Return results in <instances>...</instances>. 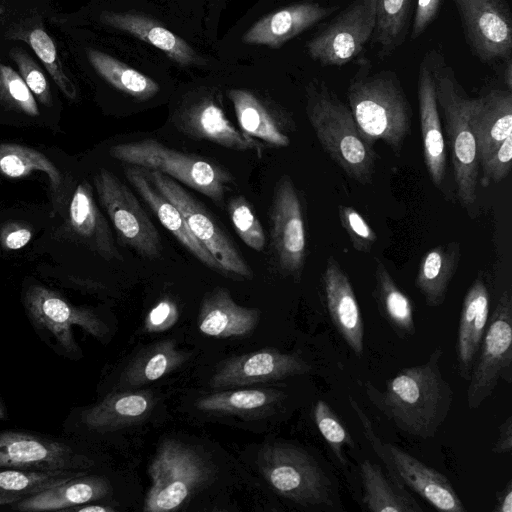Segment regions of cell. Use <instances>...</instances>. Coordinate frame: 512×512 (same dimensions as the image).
Returning <instances> with one entry per match:
<instances>
[{
  "label": "cell",
  "mask_w": 512,
  "mask_h": 512,
  "mask_svg": "<svg viewBox=\"0 0 512 512\" xmlns=\"http://www.w3.org/2000/svg\"><path fill=\"white\" fill-rule=\"evenodd\" d=\"M0 105L29 116L39 115L34 95L20 74L10 65L0 62Z\"/></svg>",
  "instance_id": "60d3db41"
},
{
  "label": "cell",
  "mask_w": 512,
  "mask_h": 512,
  "mask_svg": "<svg viewBox=\"0 0 512 512\" xmlns=\"http://www.w3.org/2000/svg\"><path fill=\"white\" fill-rule=\"evenodd\" d=\"M173 123L193 139L210 141L227 149L261 154L264 148L261 141L236 128L211 95L185 102L174 114Z\"/></svg>",
  "instance_id": "ac0fdd59"
},
{
  "label": "cell",
  "mask_w": 512,
  "mask_h": 512,
  "mask_svg": "<svg viewBox=\"0 0 512 512\" xmlns=\"http://www.w3.org/2000/svg\"><path fill=\"white\" fill-rule=\"evenodd\" d=\"M260 314L258 309L240 306L227 289L217 287L201 302L198 328L216 338L245 336L255 329Z\"/></svg>",
  "instance_id": "484cf974"
},
{
  "label": "cell",
  "mask_w": 512,
  "mask_h": 512,
  "mask_svg": "<svg viewBox=\"0 0 512 512\" xmlns=\"http://www.w3.org/2000/svg\"><path fill=\"white\" fill-rule=\"evenodd\" d=\"M413 0H376V23L372 40L385 58L404 41Z\"/></svg>",
  "instance_id": "f35d334b"
},
{
  "label": "cell",
  "mask_w": 512,
  "mask_h": 512,
  "mask_svg": "<svg viewBox=\"0 0 512 512\" xmlns=\"http://www.w3.org/2000/svg\"><path fill=\"white\" fill-rule=\"evenodd\" d=\"M71 510H75L78 512H114L115 509L108 506L102 505H89L85 507H71Z\"/></svg>",
  "instance_id": "f5cc1de1"
},
{
  "label": "cell",
  "mask_w": 512,
  "mask_h": 512,
  "mask_svg": "<svg viewBox=\"0 0 512 512\" xmlns=\"http://www.w3.org/2000/svg\"><path fill=\"white\" fill-rule=\"evenodd\" d=\"M284 397L274 389L228 390L198 399L196 407L209 413L254 416L275 408Z\"/></svg>",
  "instance_id": "e575fe53"
},
{
  "label": "cell",
  "mask_w": 512,
  "mask_h": 512,
  "mask_svg": "<svg viewBox=\"0 0 512 512\" xmlns=\"http://www.w3.org/2000/svg\"><path fill=\"white\" fill-rule=\"evenodd\" d=\"M125 176L139 196L156 214L160 223L174 235L180 244L203 265L225 276L212 254L192 234L179 209L151 184L144 169L130 165L125 169Z\"/></svg>",
  "instance_id": "603a6c76"
},
{
  "label": "cell",
  "mask_w": 512,
  "mask_h": 512,
  "mask_svg": "<svg viewBox=\"0 0 512 512\" xmlns=\"http://www.w3.org/2000/svg\"><path fill=\"white\" fill-rule=\"evenodd\" d=\"M93 180L99 201L121 244L142 257L158 258L162 253L160 234L131 189L104 168Z\"/></svg>",
  "instance_id": "8fae6325"
},
{
  "label": "cell",
  "mask_w": 512,
  "mask_h": 512,
  "mask_svg": "<svg viewBox=\"0 0 512 512\" xmlns=\"http://www.w3.org/2000/svg\"><path fill=\"white\" fill-rule=\"evenodd\" d=\"M460 260L457 241L440 244L430 249L421 259L415 278V287L429 307L441 306Z\"/></svg>",
  "instance_id": "4dcf8cb0"
},
{
  "label": "cell",
  "mask_w": 512,
  "mask_h": 512,
  "mask_svg": "<svg viewBox=\"0 0 512 512\" xmlns=\"http://www.w3.org/2000/svg\"><path fill=\"white\" fill-rule=\"evenodd\" d=\"M466 42L483 62L512 54V15L505 0H453Z\"/></svg>",
  "instance_id": "5bb4252c"
},
{
  "label": "cell",
  "mask_w": 512,
  "mask_h": 512,
  "mask_svg": "<svg viewBox=\"0 0 512 512\" xmlns=\"http://www.w3.org/2000/svg\"><path fill=\"white\" fill-rule=\"evenodd\" d=\"M227 210L239 238L251 249L263 251L266 245L265 233L247 199L241 195L231 198Z\"/></svg>",
  "instance_id": "7bdbcfd3"
},
{
  "label": "cell",
  "mask_w": 512,
  "mask_h": 512,
  "mask_svg": "<svg viewBox=\"0 0 512 512\" xmlns=\"http://www.w3.org/2000/svg\"><path fill=\"white\" fill-rule=\"evenodd\" d=\"M468 120L480 165L512 135V92L492 89L480 97L470 98Z\"/></svg>",
  "instance_id": "7402d4cb"
},
{
  "label": "cell",
  "mask_w": 512,
  "mask_h": 512,
  "mask_svg": "<svg viewBox=\"0 0 512 512\" xmlns=\"http://www.w3.org/2000/svg\"><path fill=\"white\" fill-rule=\"evenodd\" d=\"M69 222L72 230L91 250L106 260H122L109 225L97 207L92 188L87 182L80 183L73 193Z\"/></svg>",
  "instance_id": "83f0119b"
},
{
  "label": "cell",
  "mask_w": 512,
  "mask_h": 512,
  "mask_svg": "<svg viewBox=\"0 0 512 512\" xmlns=\"http://www.w3.org/2000/svg\"><path fill=\"white\" fill-rule=\"evenodd\" d=\"M228 96L242 132L274 147L290 145L293 123L289 118L248 90L232 89Z\"/></svg>",
  "instance_id": "d4e9b609"
},
{
  "label": "cell",
  "mask_w": 512,
  "mask_h": 512,
  "mask_svg": "<svg viewBox=\"0 0 512 512\" xmlns=\"http://www.w3.org/2000/svg\"><path fill=\"white\" fill-rule=\"evenodd\" d=\"M143 169L151 184L179 209L192 234L212 254L225 276L251 279V268L209 211L169 176Z\"/></svg>",
  "instance_id": "30bf717a"
},
{
  "label": "cell",
  "mask_w": 512,
  "mask_h": 512,
  "mask_svg": "<svg viewBox=\"0 0 512 512\" xmlns=\"http://www.w3.org/2000/svg\"><path fill=\"white\" fill-rule=\"evenodd\" d=\"M322 279L330 319L351 351L361 357L364 352L361 309L346 272L333 256L326 260Z\"/></svg>",
  "instance_id": "ffe728a7"
},
{
  "label": "cell",
  "mask_w": 512,
  "mask_h": 512,
  "mask_svg": "<svg viewBox=\"0 0 512 512\" xmlns=\"http://www.w3.org/2000/svg\"><path fill=\"white\" fill-rule=\"evenodd\" d=\"M512 450V416H508L499 427L498 437L492 446L496 454L509 453Z\"/></svg>",
  "instance_id": "f907efd6"
},
{
  "label": "cell",
  "mask_w": 512,
  "mask_h": 512,
  "mask_svg": "<svg viewBox=\"0 0 512 512\" xmlns=\"http://www.w3.org/2000/svg\"><path fill=\"white\" fill-rule=\"evenodd\" d=\"M417 91L424 163L432 183L444 194L447 149L436 98L430 53L423 57L419 65Z\"/></svg>",
  "instance_id": "d6986e66"
},
{
  "label": "cell",
  "mask_w": 512,
  "mask_h": 512,
  "mask_svg": "<svg viewBox=\"0 0 512 512\" xmlns=\"http://www.w3.org/2000/svg\"><path fill=\"white\" fill-rule=\"evenodd\" d=\"M87 58L94 70L116 89L140 100H146L159 91L151 78L99 50L89 49Z\"/></svg>",
  "instance_id": "8d00e7d4"
},
{
  "label": "cell",
  "mask_w": 512,
  "mask_h": 512,
  "mask_svg": "<svg viewBox=\"0 0 512 512\" xmlns=\"http://www.w3.org/2000/svg\"><path fill=\"white\" fill-rule=\"evenodd\" d=\"M8 39L25 41L63 94L70 100L77 98L76 87L63 68L56 45L41 25H21L8 32Z\"/></svg>",
  "instance_id": "74e56055"
},
{
  "label": "cell",
  "mask_w": 512,
  "mask_h": 512,
  "mask_svg": "<svg viewBox=\"0 0 512 512\" xmlns=\"http://www.w3.org/2000/svg\"><path fill=\"white\" fill-rule=\"evenodd\" d=\"M373 298L379 313L402 339L416 334L411 299L398 287L384 263L375 258Z\"/></svg>",
  "instance_id": "d6a6232c"
},
{
  "label": "cell",
  "mask_w": 512,
  "mask_h": 512,
  "mask_svg": "<svg viewBox=\"0 0 512 512\" xmlns=\"http://www.w3.org/2000/svg\"><path fill=\"white\" fill-rule=\"evenodd\" d=\"M431 64L439 111L451 153L456 195L463 208L476 205L479 176L477 146L468 120L469 97L443 56L431 51Z\"/></svg>",
  "instance_id": "277c9868"
},
{
  "label": "cell",
  "mask_w": 512,
  "mask_h": 512,
  "mask_svg": "<svg viewBox=\"0 0 512 512\" xmlns=\"http://www.w3.org/2000/svg\"><path fill=\"white\" fill-rule=\"evenodd\" d=\"M3 418H5V410H4L2 403L0 402V419H3Z\"/></svg>",
  "instance_id": "11a10c76"
},
{
  "label": "cell",
  "mask_w": 512,
  "mask_h": 512,
  "mask_svg": "<svg viewBox=\"0 0 512 512\" xmlns=\"http://www.w3.org/2000/svg\"><path fill=\"white\" fill-rule=\"evenodd\" d=\"M340 223L347 233L353 248L361 253H369L377 241V235L362 215L353 207H338Z\"/></svg>",
  "instance_id": "f6af8a7d"
},
{
  "label": "cell",
  "mask_w": 512,
  "mask_h": 512,
  "mask_svg": "<svg viewBox=\"0 0 512 512\" xmlns=\"http://www.w3.org/2000/svg\"><path fill=\"white\" fill-rule=\"evenodd\" d=\"M100 20L105 25L151 44L181 65L196 61V54L184 39L149 17L133 13L103 12Z\"/></svg>",
  "instance_id": "f546056e"
},
{
  "label": "cell",
  "mask_w": 512,
  "mask_h": 512,
  "mask_svg": "<svg viewBox=\"0 0 512 512\" xmlns=\"http://www.w3.org/2000/svg\"><path fill=\"white\" fill-rule=\"evenodd\" d=\"M337 7L304 2L285 7L257 21L243 36L247 44L272 48L282 44L314 26L332 14Z\"/></svg>",
  "instance_id": "cb8c5ba5"
},
{
  "label": "cell",
  "mask_w": 512,
  "mask_h": 512,
  "mask_svg": "<svg viewBox=\"0 0 512 512\" xmlns=\"http://www.w3.org/2000/svg\"><path fill=\"white\" fill-rule=\"evenodd\" d=\"M504 81L507 85V90H512V60L511 57L506 59V68L504 70Z\"/></svg>",
  "instance_id": "db71d44e"
},
{
  "label": "cell",
  "mask_w": 512,
  "mask_h": 512,
  "mask_svg": "<svg viewBox=\"0 0 512 512\" xmlns=\"http://www.w3.org/2000/svg\"><path fill=\"white\" fill-rule=\"evenodd\" d=\"M306 114L325 153L351 179L372 182L378 154L363 138L352 112L323 81L306 90Z\"/></svg>",
  "instance_id": "3957f363"
},
{
  "label": "cell",
  "mask_w": 512,
  "mask_h": 512,
  "mask_svg": "<svg viewBox=\"0 0 512 512\" xmlns=\"http://www.w3.org/2000/svg\"><path fill=\"white\" fill-rule=\"evenodd\" d=\"M189 356V352L176 348L174 340L153 343L128 363L121 374L120 386L136 387L154 382L180 367Z\"/></svg>",
  "instance_id": "836d02e7"
},
{
  "label": "cell",
  "mask_w": 512,
  "mask_h": 512,
  "mask_svg": "<svg viewBox=\"0 0 512 512\" xmlns=\"http://www.w3.org/2000/svg\"><path fill=\"white\" fill-rule=\"evenodd\" d=\"M45 173L56 191L62 182L59 169L43 153L18 144H0V173L9 178H21L32 172Z\"/></svg>",
  "instance_id": "ab89813d"
},
{
  "label": "cell",
  "mask_w": 512,
  "mask_h": 512,
  "mask_svg": "<svg viewBox=\"0 0 512 512\" xmlns=\"http://www.w3.org/2000/svg\"><path fill=\"white\" fill-rule=\"evenodd\" d=\"M312 366L295 354L262 349L225 360L212 375L213 389L248 386L310 373Z\"/></svg>",
  "instance_id": "e0dca14e"
},
{
  "label": "cell",
  "mask_w": 512,
  "mask_h": 512,
  "mask_svg": "<svg viewBox=\"0 0 512 512\" xmlns=\"http://www.w3.org/2000/svg\"><path fill=\"white\" fill-rule=\"evenodd\" d=\"M270 241L277 268L299 281L306 260L303 204L288 175L276 183L270 207Z\"/></svg>",
  "instance_id": "7c38bea8"
},
{
  "label": "cell",
  "mask_w": 512,
  "mask_h": 512,
  "mask_svg": "<svg viewBox=\"0 0 512 512\" xmlns=\"http://www.w3.org/2000/svg\"><path fill=\"white\" fill-rule=\"evenodd\" d=\"M111 491L107 479L81 475L12 504L18 511L69 509L106 497Z\"/></svg>",
  "instance_id": "f1b7e54d"
},
{
  "label": "cell",
  "mask_w": 512,
  "mask_h": 512,
  "mask_svg": "<svg viewBox=\"0 0 512 512\" xmlns=\"http://www.w3.org/2000/svg\"><path fill=\"white\" fill-rule=\"evenodd\" d=\"M179 316L177 304L170 298H163L147 313L144 330L150 333L166 331L175 325Z\"/></svg>",
  "instance_id": "7dc6e473"
},
{
  "label": "cell",
  "mask_w": 512,
  "mask_h": 512,
  "mask_svg": "<svg viewBox=\"0 0 512 512\" xmlns=\"http://www.w3.org/2000/svg\"><path fill=\"white\" fill-rule=\"evenodd\" d=\"M317 429L341 465L347 464L345 447H353V439L337 414L324 400H318L313 409Z\"/></svg>",
  "instance_id": "b9f144b4"
},
{
  "label": "cell",
  "mask_w": 512,
  "mask_h": 512,
  "mask_svg": "<svg viewBox=\"0 0 512 512\" xmlns=\"http://www.w3.org/2000/svg\"><path fill=\"white\" fill-rule=\"evenodd\" d=\"M489 314L490 292L482 275H478L464 296L455 341L457 372L466 381L477 358Z\"/></svg>",
  "instance_id": "44dd1931"
},
{
  "label": "cell",
  "mask_w": 512,
  "mask_h": 512,
  "mask_svg": "<svg viewBox=\"0 0 512 512\" xmlns=\"http://www.w3.org/2000/svg\"><path fill=\"white\" fill-rule=\"evenodd\" d=\"M32 239V231L17 223L6 224L0 232V241L7 250H18L26 246Z\"/></svg>",
  "instance_id": "681fc988"
},
{
  "label": "cell",
  "mask_w": 512,
  "mask_h": 512,
  "mask_svg": "<svg viewBox=\"0 0 512 512\" xmlns=\"http://www.w3.org/2000/svg\"><path fill=\"white\" fill-rule=\"evenodd\" d=\"M153 406L154 398L149 391L115 392L85 409L81 420L91 430L113 431L143 421Z\"/></svg>",
  "instance_id": "4316f807"
},
{
  "label": "cell",
  "mask_w": 512,
  "mask_h": 512,
  "mask_svg": "<svg viewBox=\"0 0 512 512\" xmlns=\"http://www.w3.org/2000/svg\"><path fill=\"white\" fill-rule=\"evenodd\" d=\"M512 382V292L505 288L489 314L486 331L467 388V406L478 408L499 381Z\"/></svg>",
  "instance_id": "9c48e42d"
},
{
  "label": "cell",
  "mask_w": 512,
  "mask_h": 512,
  "mask_svg": "<svg viewBox=\"0 0 512 512\" xmlns=\"http://www.w3.org/2000/svg\"><path fill=\"white\" fill-rule=\"evenodd\" d=\"M441 0H416L411 38H418L436 18Z\"/></svg>",
  "instance_id": "c3c4849f"
},
{
  "label": "cell",
  "mask_w": 512,
  "mask_h": 512,
  "mask_svg": "<svg viewBox=\"0 0 512 512\" xmlns=\"http://www.w3.org/2000/svg\"><path fill=\"white\" fill-rule=\"evenodd\" d=\"M347 89L348 106L368 144L386 143L398 155L411 132L412 108L397 75L373 71L369 60L358 59Z\"/></svg>",
  "instance_id": "7a4b0ae2"
},
{
  "label": "cell",
  "mask_w": 512,
  "mask_h": 512,
  "mask_svg": "<svg viewBox=\"0 0 512 512\" xmlns=\"http://www.w3.org/2000/svg\"><path fill=\"white\" fill-rule=\"evenodd\" d=\"M494 512H512V482H507L504 489L498 493Z\"/></svg>",
  "instance_id": "816d5d0a"
},
{
  "label": "cell",
  "mask_w": 512,
  "mask_h": 512,
  "mask_svg": "<svg viewBox=\"0 0 512 512\" xmlns=\"http://www.w3.org/2000/svg\"><path fill=\"white\" fill-rule=\"evenodd\" d=\"M24 306L31 321L48 330L69 353L79 352L72 331L73 325L80 326L98 339L108 334L107 325L93 310L75 307L44 286H30L25 292Z\"/></svg>",
  "instance_id": "9a60e30c"
},
{
  "label": "cell",
  "mask_w": 512,
  "mask_h": 512,
  "mask_svg": "<svg viewBox=\"0 0 512 512\" xmlns=\"http://www.w3.org/2000/svg\"><path fill=\"white\" fill-rule=\"evenodd\" d=\"M257 465L278 495L304 507L335 508L331 479L306 450L290 443L265 444Z\"/></svg>",
  "instance_id": "5b68a950"
},
{
  "label": "cell",
  "mask_w": 512,
  "mask_h": 512,
  "mask_svg": "<svg viewBox=\"0 0 512 512\" xmlns=\"http://www.w3.org/2000/svg\"><path fill=\"white\" fill-rule=\"evenodd\" d=\"M84 470L35 471L10 469L0 471V505L14 504L72 478Z\"/></svg>",
  "instance_id": "d590c367"
},
{
  "label": "cell",
  "mask_w": 512,
  "mask_h": 512,
  "mask_svg": "<svg viewBox=\"0 0 512 512\" xmlns=\"http://www.w3.org/2000/svg\"><path fill=\"white\" fill-rule=\"evenodd\" d=\"M210 474L208 462L196 449L175 439L163 440L148 468L151 485L143 510H178Z\"/></svg>",
  "instance_id": "52a82bcc"
},
{
  "label": "cell",
  "mask_w": 512,
  "mask_h": 512,
  "mask_svg": "<svg viewBox=\"0 0 512 512\" xmlns=\"http://www.w3.org/2000/svg\"><path fill=\"white\" fill-rule=\"evenodd\" d=\"M9 57L18 68V73L29 90L41 104L53 105L49 82L38 63L22 47L14 46L8 51Z\"/></svg>",
  "instance_id": "ee69618b"
},
{
  "label": "cell",
  "mask_w": 512,
  "mask_h": 512,
  "mask_svg": "<svg viewBox=\"0 0 512 512\" xmlns=\"http://www.w3.org/2000/svg\"><path fill=\"white\" fill-rule=\"evenodd\" d=\"M375 23L376 0H353L308 42V53L323 66L345 65L371 40Z\"/></svg>",
  "instance_id": "4fadbf2b"
},
{
  "label": "cell",
  "mask_w": 512,
  "mask_h": 512,
  "mask_svg": "<svg viewBox=\"0 0 512 512\" xmlns=\"http://www.w3.org/2000/svg\"><path fill=\"white\" fill-rule=\"evenodd\" d=\"M349 404L363 429L372 449L383 462L389 476L408 487L439 511L465 512L466 508L449 479L398 446L383 442L357 401L349 395Z\"/></svg>",
  "instance_id": "ba28073f"
},
{
  "label": "cell",
  "mask_w": 512,
  "mask_h": 512,
  "mask_svg": "<svg viewBox=\"0 0 512 512\" xmlns=\"http://www.w3.org/2000/svg\"><path fill=\"white\" fill-rule=\"evenodd\" d=\"M444 349L436 347L419 365L399 370L379 389L370 381L363 384L372 403L402 432L428 440L437 434L449 415L453 391L442 374Z\"/></svg>",
  "instance_id": "6da1fadb"
},
{
  "label": "cell",
  "mask_w": 512,
  "mask_h": 512,
  "mask_svg": "<svg viewBox=\"0 0 512 512\" xmlns=\"http://www.w3.org/2000/svg\"><path fill=\"white\" fill-rule=\"evenodd\" d=\"M109 154L123 163L156 170L174 178L217 205L223 204L226 191L234 184L233 177L223 167L174 150L152 138L114 145Z\"/></svg>",
  "instance_id": "8992f818"
},
{
  "label": "cell",
  "mask_w": 512,
  "mask_h": 512,
  "mask_svg": "<svg viewBox=\"0 0 512 512\" xmlns=\"http://www.w3.org/2000/svg\"><path fill=\"white\" fill-rule=\"evenodd\" d=\"M93 461L71 446L27 433H0V467L35 470H84Z\"/></svg>",
  "instance_id": "2e32d148"
},
{
  "label": "cell",
  "mask_w": 512,
  "mask_h": 512,
  "mask_svg": "<svg viewBox=\"0 0 512 512\" xmlns=\"http://www.w3.org/2000/svg\"><path fill=\"white\" fill-rule=\"evenodd\" d=\"M362 502L372 512H422L423 508L406 488L386 475L369 459L360 463Z\"/></svg>",
  "instance_id": "1f68e13d"
},
{
  "label": "cell",
  "mask_w": 512,
  "mask_h": 512,
  "mask_svg": "<svg viewBox=\"0 0 512 512\" xmlns=\"http://www.w3.org/2000/svg\"><path fill=\"white\" fill-rule=\"evenodd\" d=\"M512 135L507 137L497 148L480 164L482 169L481 185L487 187L492 183L504 180L511 171Z\"/></svg>",
  "instance_id": "bcb514c9"
}]
</instances>
